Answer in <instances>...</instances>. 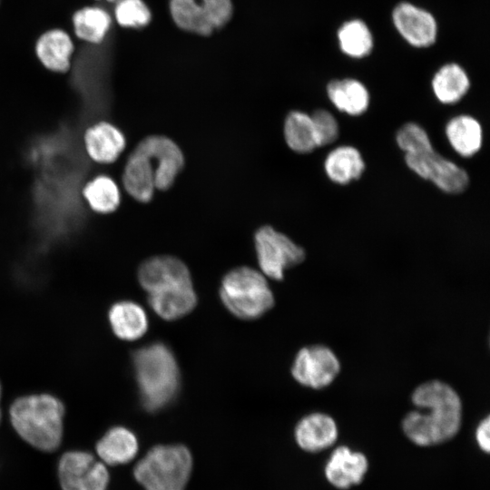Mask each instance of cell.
<instances>
[{
	"label": "cell",
	"instance_id": "obj_8",
	"mask_svg": "<svg viewBox=\"0 0 490 490\" xmlns=\"http://www.w3.org/2000/svg\"><path fill=\"white\" fill-rule=\"evenodd\" d=\"M341 369L336 353L328 346L314 344L301 348L296 354L291 375L301 386L319 390L330 386Z\"/></svg>",
	"mask_w": 490,
	"mask_h": 490
},
{
	"label": "cell",
	"instance_id": "obj_6",
	"mask_svg": "<svg viewBox=\"0 0 490 490\" xmlns=\"http://www.w3.org/2000/svg\"><path fill=\"white\" fill-rule=\"evenodd\" d=\"M253 239L260 271L266 278L282 280L286 270L302 263L306 258L301 246L270 225L260 227Z\"/></svg>",
	"mask_w": 490,
	"mask_h": 490
},
{
	"label": "cell",
	"instance_id": "obj_9",
	"mask_svg": "<svg viewBox=\"0 0 490 490\" xmlns=\"http://www.w3.org/2000/svg\"><path fill=\"white\" fill-rule=\"evenodd\" d=\"M137 276L147 294L192 285L186 264L171 255H158L145 260L140 265Z\"/></svg>",
	"mask_w": 490,
	"mask_h": 490
},
{
	"label": "cell",
	"instance_id": "obj_24",
	"mask_svg": "<svg viewBox=\"0 0 490 490\" xmlns=\"http://www.w3.org/2000/svg\"><path fill=\"white\" fill-rule=\"evenodd\" d=\"M470 82L464 69L456 64L442 66L432 80L433 92L439 102L451 104L467 93Z\"/></svg>",
	"mask_w": 490,
	"mask_h": 490
},
{
	"label": "cell",
	"instance_id": "obj_37",
	"mask_svg": "<svg viewBox=\"0 0 490 490\" xmlns=\"http://www.w3.org/2000/svg\"><path fill=\"white\" fill-rule=\"evenodd\" d=\"M107 1H109V2H113V1H115V0H107Z\"/></svg>",
	"mask_w": 490,
	"mask_h": 490
},
{
	"label": "cell",
	"instance_id": "obj_35",
	"mask_svg": "<svg viewBox=\"0 0 490 490\" xmlns=\"http://www.w3.org/2000/svg\"><path fill=\"white\" fill-rule=\"evenodd\" d=\"M475 440L480 447L485 453L490 450V418L486 416L483 418L475 429Z\"/></svg>",
	"mask_w": 490,
	"mask_h": 490
},
{
	"label": "cell",
	"instance_id": "obj_25",
	"mask_svg": "<svg viewBox=\"0 0 490 490\" xmlns=\"http://www.w3.org/2000/svg\"><path fill=\"white\" fill-rule=\"evenodd\" d=\"M92 454L83 451L64 453L58 463V476L63 490H87L88 474L94 463Z\"/></svg>",
	"mask_w": 490,
	"mask_h": 490
},
{
	"label": "cell",
	"instance_id": "obj_2",
	"mask_svg": "<svg viewBox=\"0 0 490 490\" xmlns=\"http://www.w3.org/2000/svg\"><path fill=\"white\" fill-rule=\"evenodd\" d=\"M132 358L142 407L157 412L170 405L180 387V370L172 349L154 342L135 350Z\"/></svg>",
	"mask_w": 490,
	"mask_h": 490
},
{
	"label": "cell",
	"instance_id": "obj_5",
	"mask_svg": "<svg viewBox=\"0 0 490 490\" xmlns=\"http://www.w3.org/2000/svg\"><path fill=\"white\" fill-rule=\"evenodd\" d=\"M192 469L190 450L182 445H158L136 464L133 475L144 490H184Z\"/></svg>",
	"mask_w": 490,
	"mask_h": 490
},
{
	"label": "cell",
	"instance_id": "obj_23",
	"mask_svg": "<svg viewBox=\"0 0 490 490\" xmlns=\"http://www.w3.org/2000/svg\"><path fill=\"white\" fill-rule=\"evenodd\" d=\"M82 196L91 211L99 214L115 211L121 204V191L110 176L99 174L88 181L82 189Z\"/></svg>",
	"mask_w": 490,
	"mask_h": 490
},
{
	"label": "cell",
	"instance_id": "obj_15",
	"mask_svg": "<svg viewBox=\"0 0 490 490\" xmlns=\"http://www.w3.org/2000/svg\"><path fill=\"white\" fill-rule=\"evenodd\" d=\"M368 468V462L364 454L341 446L332 452L325 466V475L335 487L347 489L359 484Z\"/></svg>",
	"mask_w": 490,
	"mask_h": 490
},
{
	"label": "cell",
	"instance_id": "obj_13",
	"mask_svg": "<svg viewBox=\"0 0 490 490\" xmlns=\"http://www.w3.org/2000/svg\"><path fill=\"white\" fill-rule=\"evenodd\" d=\"M122 183L135 201L147 203L156 190L155 168L152 160L136 147L129 154L122 174Z\"/></svg>",
	"mask_w": 490,
	"mask_h": 490
},
{
	"label": "cell",
	"instance_id": "obj_11",
	"mask_svg": "<svg viewBox=\"0 0 490 490\" xmlns=\"http://www.w3.org/2000/svg\"><path fill=\"white\" fill-rule=\"evenodd\" d=\"M393 22L400 34L416 47H426L436 37V23L433 15L409 3L397 5L392 14Z\"/></svg>",
	"mask_w": 490,
	"mask_h": 490
},
{
	"label": "cell",
	"instance_id": "obj_26",
	"mask_svg": "<svg viewBox=\"0 0 490 490\" xmlns=\"http://www.w3.org/2000/svg\"><path fill=\"white\" fill-rule=\"evenodd\" d=\"M283 134L288 147L297 153H309L318 147L311 116L304 112L288 113Z\"/></svg>",
	"mask_w": 490,
	"mask_h": 490
},
{
	"label": "cell",
	"instance_id": "obj_29",
	"mask_svg": "<svg viewBox=\"0 0 490 490\" xmlns=\"http://www.w3.org/2000/svg\"><path fill=\"white\" fill-rule=\"evenodd\" d=\"M338 37L343 53L352 57H364L373 47V37L361 20L346 22L338 30Z\"/></svg>",
	"mask_w": 490,
	"mask_h": 490
},
{
	"label": "cell",
	"instance_id": "obj_4",
	"mask_svg": "<svg viewBox=\"0 0 490 490\" xmlns=\"http://www.w3.org/2000/svg\"><path fill=\"white\" fill-rule=\"evenodd\" d=\"M220 298L236 318L253 320L274 306V296L266 277L248 266L228 271L221 279Z\"/></svg>",
	"mask_w": 490,
	"mask_h": 490
},
{
	"label": "cell",
	"instance_id": "obj_21",
	"mask_svg": "<svg viewBox=\"0 0 490 490\" xmlns=\"http://www.w3.org/2000/svg\"><path fill=\"white\" fill-rule=\"evenodd\" d=\"M446 135L451 147L463 157L475 155L482 147V126L470 115L461 114L453 117L446 123Z\"/></svg>",
	"mask_w": 490,
	"mask_h": 490
},
{
	"label": "cell",
	"instance_id": "obj_31",
	"mask_svg": "<svg viewBox=\"0 0 490 490\" xmlns=\"http://www.w3.org/2000/svg\"><path fill=\"white\" fill-rule=\"evenodd\" d=\"M396 142L405 153H414L432 147L426 131L416 122H407L396 134Z\"/></svg>",
	"mask_w": 490,
	"mask_h": 490
},
{
	"label": "cell",
	"instance_id": "obj_19",
	"mask_svg": "<svg viewBox=\"0 0 490 490\" xmlns=\"http://www.w3.org/2000/svg\"><path fill=\"white\" fill-rule=\"evenodd\" d=\"M108 318L113 333L122 340L139 339L148 329L145 310L133 301L123 300L113 304Z\"/></svg>",
	"mask_w": 490,
	"mask_h": 490
},
{
	"label": "cell",
	"instance_id": "obj_33",
	"mask_svg": "<svg viewBox=\"0 0 490 490\" xmlns=\"http://www.w3.org/2000/svg\"><path fill=\"white\" fill-rule=\"evenodd\" d=\"M201 4L214 29L227 24L232 15L231 0H201Z\"/></svg>",
	"mask_w": 490,
	"mask_h": 490
},
{
	"label": "cell",
	"instance_id": "obj_17",
	"mask_svg": "<svg viewBox=\"0 0 490 490\" xmlns=\"http://www.w3.org/2000/svg\"><path fill=\"white\" fill-rule=\"evenodd\" d=\"M35 51L44 67L53 72L64 73L70 68L74 44L64 31L53 29L40 36Z\"/></svg>",
	"mask_w": 490,
	"mask_h": 490
},
{
	"label": "cell",
	"instance_id": "obj_28",
	"mask_svg": "<svg viewBox=\"0 0 490 490\" xmlns=\"http://www.w3.org/2000/svg\"><path fill=\"white\" fill-rule=\"evenodd\" d=\"M112 19L103 8L88 6L77 11L73 17L75 34L82 40L98 44L108 33Z\"/></svg>",
	"mask_w": 490,
	"mask_h": 490
},
{
	"label": "cell",
	"instance_id": "obj_18",
	"mask_svg": "<svg viewBox=\"0 0 490 490\" xmlns=\"http://www.w3.org/2000/svg\"><path fill=\"white\" fill-rule=\"evenodd\" d=\"M147 301L152 309L164 320L179 319L193 310L197 295L193 285L149 293Z\"/></svg>",
	"mask_w": 490,
	"mask_h": 490
},
{
	"label": "cell",
	"instance_id": "obj_20",
	"mask_svg": "<svg viewBox=\"0 0 490 490\" xmlns=\"http://www.w3.org/2000/svg\"><path fill=\"white\" fill-rule=\"evenodd\" d=\"M365 168V162L360 152L349 145L333 149L324 162V170L328 179L340 185L359 179Z\"/></svg>",
	"mask_w": 490,
	"mask_h": 490
},
{
	"label": "cell",
	"instance_id": "obj_3",
	"mask_svg": "<svg viewBox=\"0 0 490 490\" xmlns=\"http://www.w3.org/2000/svg\"><path fill=\"white\" fill-rule=\"evenodd\" d=\"M64 414L62 402L47 394L19 397L10 407L11 423L17 434L44 452H53L59 447Z\"/></svg>",
	"mask_w": 490,
	"mask_h": 490
},
{
	"label": "cell",
	"instance_id": "obj_32",
	"mask_svg": "<svg viewBox=\"0 0 490 490\" xmlns=\"http://www.w3.org/2000/svg\"><path fill=\"white\" fill-rule=\"evenodd\" d=\"M310 116L317 146L322 147L335 142L339 135V126L335 116L325 109H318Z\"/></svg>",
	"mask_w": 490,
	"mask_h": 490
},
{
	"label": "cell",
	"instance_id": "obj_7",
	"mask_svg": "<svg viewBox=\"0 0 490 490\" xmlns=\"http://www.w3.org/2000/svg\"><path fill=\"white\" fill-rule=\"evenodd\" d=\"M405 162L417 176L430 181L446 193H461L469 184L467 172L439 154L433 146L417 152L405 153Z\"/></svg>",
	"mask_w": 490,
	"mask_h": 490
},
{
	"label": "cell",
	"instance_id": "obj_14",
	"mask_svg": "<svg viewBox=\"0 0 490 490\" xmlns=\"http://www.w3.org/2000/svg\"><path fill=\"white\" fill-rule=\"evenodd\" d=\"M294 436L301 449L315 453L330 447L338 439V429L331 416L313 412L297 423Z\"/></svg>",
	"mask_w": 490,
	"mask_h": 490
},
{
	"label": "cell",
	"instance_id": "obj_38",
	"mask_svg": "<svg viewBox=\"0 0 490 490\" xmlns=\"http://www.w3.org/2000/svg\"><path fill=\"white\" fill-rule=\"evenodd\" d=\"M0 420H1V410H0Z\"/></svg>",
	"mask_w": 490,
	"mask_h": 490
},
{
	"label": "cell",
	"instance_id": "obj_27",
	"mask_svg": "<svg viewBox=\"0 0 490 490\" xmlns=\"http://www.w3.org/2000/svg\"><path fill=\"white\" fill-rule=\"evenodd\" d=\"M170 11L173 22L182 30L208 35L214 29L197 0H170Z\"/></svg>",
	"mask_w": 490,
	"mask_h": 490
},
{
	"label": "cell",
	"instance_id": "obj_10",
	"mask_svg": "<svg viewBox=\"0 0 490 490\" xmlns=\"http://www.w3.org/2000/svg\"><path fill=\"white\" fill-rule=\"evenodd\" d=\"M135 147L154 164L156 190H169L184 167V155L180 146L165 135L152 134L141 140Z\"/></svg>",
	"mask_w": 490,
	"mask_h": 490
},
{
	"label": "cell",
	"instance_id": "obj_34",
	"mask_svg": "<svg viewBox=\"0 0 490 490\" xmlns=\"http://www.w3.org/2000/svg\"><path fill=\"white\" fill-rule=\"evenodd\" d=\"M110 475L104 463L96 462L92 465L87 480V490H106Z\"/></svg>",
	"mask_w": 490,
	"mask_h": 490
},
{
	"label": "cell",
	"instance_id": "obj_22",
	"mask_svg": "<svg viewBox=\"0 0 490 490\" xmlns=\"http://www.w3.org/2000/svg\"><path fill=\"white\" fill-rule=\"evenodd\" d=\"M327 94L338 111L351 116L361 115L368 108L369 93L356 79L331 81L327 86Z\"/></svg>",
	"mask_w": 490,
	"mask_h": 490
},
{
	"label": "cell",
	"instance_id": "obj_16",
	"mask_svg": "<svg viewBox=\"0 0 490 490\" xmlns=\"http://www.w3.org/2000/svg\"><path fill=\"white\" fill-rule=\"evenodd\" d=\"M139 449L135 435L126 427L109 429L96 444V452L103 463L109 466L131 462Z\"/></svg>",
	"mask_w": 490,
	"mask_h": 490
},
{
	"label": "cell",
	"instance_id": "obj_30",
	"mask_svg": "<svg viewBox=\"0 0 490 490\" xmlns=\"http://www.w3.org/2000/svg\"><path fill=\"white\" fill-rule=\"evenodd\" d=\"M117 23L124 27H142L152 18V13L143 0H118L114 9Z\"/></svg>",
	"mask_w": 490,
	"mask_h": 490
},
{
	"label": "cell",
	"instance_id": "obj_12",
	"mask_svg": "<svg viewBox=\"0 0 490 490\" xmlns=\"http://www.w3.org/2000/svg\"><path fill=\"white\" fill-rule=\"evenodd\" d=\"M83 147L88 157L94 162L110 164L117 161L124 151L126 138L117 126L101 121L85 129Z\"/></svg>",
	"mask_w": 490,
	"mask_h": 490
},
{
	"label": "cell",
	"instance_id": "obj_36",
	"mask_svg": "<svg viewBox=\"0 0 490 490\" xmlns=\"http://www.w3.org/2000/svg\"><path fill=\"white\" fill-rule=\"evenodd\" d=\"M0 397H1V385H0Z\"/></svg>",
	"mask_w": 490,
	"mask_h": 490
},
{
	"label": "cell",
	"instance_id": "obj_1",
	"mask_svg": "<svg viewBox=\"0 0 490 490\" xmlns=\"http://www.w3.org/2000/svg\"><path fill=\"white\" fill-rule=\"evenodd\" d=\"M416 407L402 420L406 436L420 446H431L453 438L462 424L463 405L456 390L449 384L428 380L411 394Z\"/></svg>",
	"mask_w": 490,
	"mask_h": 490
}]
</instances>
